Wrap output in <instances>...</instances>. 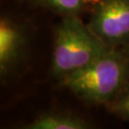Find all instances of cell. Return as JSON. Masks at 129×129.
<instances>
[{"instance_id":"cell-1","label":"cell","mask_w":129,"mask_h":129,"mask_svg":"<svg viewBox=\"0 0 129 129\" xmlns=\"http://www.w3.org/2000/svg\"><path fill=\"white\" fill-rule=\"evenodd\" d=\"M107 45L74 15L59 24L55 33L53 72L65 77L90 64L107 53Z\"/></svg>"},{"instance_id":"cell-2","label":"cell","mask_w":129,"mask_h":129,"mask_svg":"<svg viewBox=\"0 0 129 129\" xmlns=\"http://www.w3.org/2000/svg\"><path fill=\"white\" fill-rule=\"evenodd\" d=\"M124 74L123 60L108 51L87 66L63 77L62 84L79 98L102 102L119 90Z\"/></svg>"},{"instance_id":"cell-3","label":"cell","mask_w":129,"mask_h":129,"mask_svg":"<svg viewBox=\"0 0 129 129\" xmlns=\"http://www.w3.org/2000/svg\"><path fill=\"white\" fill-rule=\"evenodd\" d=\"M88 27L106 45L125 40L129 37V0H102Z\"/></svg>"},{"instance_id":"cell-4","label":"cell","mask_w":129,"mask_h":129,"mask_svg":"<svg viewBox=\"0 0 129 129\" xmlns=\"http://www.w3.org/2000/svg\"><path fill=\"white\" fill-rule=\"evenodd\" d=\"M20 43V34L13 24L6 19L0 21V66L6 68L17 51Z\"/></svg>"},{"instance_id":"cell-5","label":"cell","mask_w":129,"mask_h":129,"mask_svg":"<svg viewBox=\"0 0 129 129\" xmlns=\"http://www.w3.org/2000/svg\"><path fill=\"white\" fill-rule=\"evenodd\" d=\"M88 125L78 118L66 115H44L29 124L30 129H84Z\"/></svg>"},{"instance_id":"cell-6","label":"cell","mask_w":129,"mask_h":129,"mask_svg":"<svg viewBox=\"0 0 129 129\" xmlns=\"http://www.w3.org/2000/svg\"><path fill=\"white\" fill-rule=\"evenodd\" d=\"M55 9L73 14L80 9L85 3V0H43Z\"/></svg>"},{"instance_id":"cell-7","label":"cell","mask_w":129,"mask_h":129,"mask_svg":"<svg viewBox=\"0 0 129 129\" xmlns=\"http://www.w3.org/2000/svg\"><path fill=\"white\" fill-rule=\"evenodd\" d=\"M113 110L126 118H129V93L116 102Z\"/></svg>"}]
</instances>
